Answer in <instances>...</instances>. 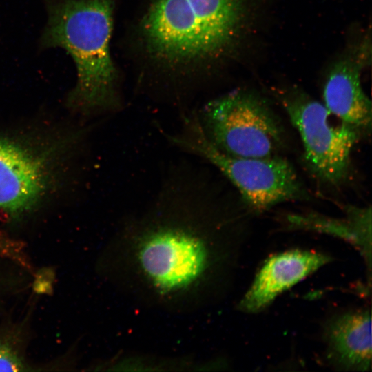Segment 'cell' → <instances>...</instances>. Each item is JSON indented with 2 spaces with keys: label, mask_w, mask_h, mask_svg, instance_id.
<instances>
[{
  "label": "cell",
  "mask_w": 372,
  "mask_h": 372,
  "mask_svg": "<svg viewBox=\"0 0 372 372\" xmlns=\"http://www.w3.org/2000/svg\"><path fill=\"white\" fill-rule=\"evenodd\" d=\"M326 357L339 370L367 371L371 366V318L367 309L333 315L323 328Z\"/></svg>",
  "instance_id": "10"
},
{
  "label": "cell",
  "mask_w": 372,
  "mask_h": 372,
  "mask_svg": "<svg viewBox=\"0 0 372 372\" xmlns=\"http://www.w3.org/2000/svg\"><path fill=\"white\" fill-rule=\"evenodd\" d=\"M202 130L216 148L238 157L280 156L284 126L269 102L256 91L239 88L195 108Z\"/></svg>",
  "instance_id": "5"
},
{
  "label": "cell",
  "mask_w": 372,
  "mask_h": 372,
  "mask_svg": "<svg viewBox=\"0 0 372 372\" xmlns=\"http://www.w3.org/2000/svg\"><path fill=\"white\" fill-rule=\"evenodd\" d=\"M187 156L169 163L151 198L123 220L110 249L113 280L145 302L179 310L225 289L242 242L207 164Z\"/></svg>",
  "instance_id": "1"
},
{
  "label": "cell",
  "mask_w": 372,
  "mask_h": 372,
  "mask_svg": "<svg viewBox=\"0 0 372 372\" xmlns=\"http://www.w3.org/2000/svg\"><path fill=\"white\" fill-rule=\"evenodd\" d=\"M345 216L333 218L316 212L289 214V227L324 233L346 240L356 247L371 266V207L348 206Z\"/></svg>",
  "instance_id": "11"
},
{
  "label": "cell",
  "mask_w": 372,
  "mask_h": 372,
  "mask_svg": "<svg viewBox=\"0 0 372 372\" xmlns=\"http://www.w3.org/2000/svg\"><path fill=\"white\" fill-rule=\"evenodd\" d=\"M113 0H48L42 47L63 48L72 58L76 83L69 101L85 114L114 115L124 108L110 52Z\"/></svg>",
  "instance_id": "3"
},
{
  "label": "cell",
  "mask_w": 372,
  "mask_h": 372,
  "mask_svg": "<svg viewBox=\"0 0 372 372\" xmlns=\"http://www.w3.org/2000/svg\"><path fill=\"white\" fill-rule=\"evenodd\" d=\"M331 260L323 253L300 249L287 251L269 257L240 300L239 309L249 313L261 311L278 295Z\"/></svg>",
  "instance_id": "9"
},
{
  "label": "cell",
  "mask_w": 372,
  "mask_h": 372,
  "mask_svg": "<svg viewBox=\"0 0 372 372\" xmlns=\"http://www.w3.org/2000/svg\"><path fill=\"white\" fill-rule=\"evenodd\" d=\"M27 366L17 347L8 339L0 338V371H25Z\"/></svg>",
  "instance_id": "12"
},
{
  "label": "cell",
  "mask_w": 372,
  "mask_h": 372,
  "mask_svg": "<svg viewBox=\"0 0 372 372\" xmlns=\"http://www.w3.org/2000/svg\"><path fill=\"white\" fill-rule=\"evenodd\" d=\"M274 92L301 138L311 172L328 185L344 183L350 173L352 150L362 132L340 121L298 87Z\"/></svg>",
  "instance_id": "6"
},
{
  "label": "cell",
  "mask_w": 372,
  "mask_h": 372,
  "mask_svg": "<svg viewBox=\"0 0 372 372\" xmlns=\"http://www.w3.org/2000/svg\"><path fill=\"white\" fill-rule=\"evenodd\" d=\"M370 30L350 41L328 67L322 87L323 104L335 117L362 133L371 132V102L361 83L371 63Z\"/></svg>",
  "instance_id": "7"
},
{
  "label": "cell",
  "mask_w": 372,
  "mask_h": 372,
  "mask_svg": "<svg viewBox=\"0 0 372 372\" xmlns=\"http://www.w3.org/2000/svg\"><path fill=\"white\" fill-rule=\"evenodd\" d=\"M48 154L17 140L0 138V209L19 217L37 207L52 181Z\"/></svg>",
  "instance_id": "8"
},
{
  "label": "cell",
  "mask_w": 372,
  "mask_h": 372,
  "mask_svg": "<svg viewBox=\"0 0 372 372\" xmlns=\"http://www.w3.org/2000/svg\"><path fill=\"white\" fill-rule=\"evenodd\" d=\"M268 0H149L138 25L146 57L166 75L160 97L190 110L192 84L240 58Z\"/></svg>",
  "instance_id": "2"
},
{
  "label": "cell",
  "mask_w": 372,
  "mask_h": 372,
  "mask_svg": "<svg viewBox=\"0 0 372 372\" xmlns=\"http://www.w3.org/2000/svg\"><path fill=\"white\" fill-rule=\"evenodd\" d=\"M179 114V128L174 132L156 124L161 134L180 152L222 174L251 209L262 212L285 202L309 198L294 167L287 159L280 156L247 158L225 154L208 141L195 108Z\"/></svg>",
  "instance_id": "4"
}]
</instances>
